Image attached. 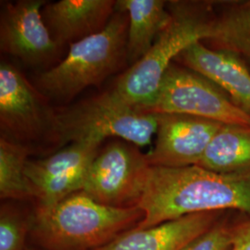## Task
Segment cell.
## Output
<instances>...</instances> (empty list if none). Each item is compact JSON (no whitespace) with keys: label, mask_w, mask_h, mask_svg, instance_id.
<instances>
[{"label":"cell","mask_w":250,"mask_h":250,"mask_svg":"<svg viewBox=\"0 0 250 250\" xmlns=\"http://www.w3.org/2000/svg\"><path fill=\"white\" fill-rule=\"evenodd\" d=\"M31 219L18 208L5 204L0 210V250H25Z\"/></svg>","instance_id":"obj_19"},{"label":"cell","mask_w":250,"mask_h":250,"mask_svg":"<svg viewBox=\"0 0 250 250\" xmlns=\"http://www.w3.org/2000/svg\"><path fill=\"white\" fill-rule=\"evenodd\" d=\"M224 212L187 215L147 228H133L97 250H183L219 223Z\"/></svg>","instance_id":"obj_14"},{"label":"cell","mask_w":250,"mask_h":250,"mask_svg":"<svg viewBox=\"0 0 250 250\" xmlns=\"http://www.w3.org/2000/svg\"><path fill=\"white\" fill-rule=\"evenodd\" d=\"M197 166L222 174L250 171V126L223 125Z\"/></svg>","instance_id":"obj_16"},{"label":"cell","mask_w":250,"mask_h":250,"mask_svg":"<svg viewBox=\"0 0 250 250\" xmlns=\"http://www.w3.org/2000/svg\"><path fill=\"white\" fill-rule=\"evenodd\" d=\"M230 250H250V219L235 224L232 248Z\"/></svg>","instance_id":"obj_21"},{"label":"cell","mask_w":250,"mask_h":250,"mask_svg":"<svg viewBox=\"0 0 250 250\" xmlns=\"http://www.w3.org/2000/svg\"><path fill=\"white\" fill-rule=\"evenodd\" d=\"M150 165L137 146L120 141L106 146L91 163L82 191L99 203L137 206Z\"/></svg>","instance_id":"obj_8"},{"label":"cell","mask_w":250,"mask_h":250,"mask_svg":"<svg viewBox=\"0 0 250 250\" xmlns=\"http://www.w3.org/2000/svg\"><path fill=\"white\" fill-rule=\"evenodd\" d=\"M234 228L235 224L220 221L183 250H230L232 248Z\"/></svg>","instance_id":"obj_20"},{"label":"cell","mask_w":250,"mask_h":250,"mask_svg":"<svg viewBox=\"0 0 250 250\" xmlns=\"http://www.w3.org/2000/svg\"><path fill=\"white\" fill-rule=\"evenodd\" d=\"M43 0H20L2 4L0 20L1 51L31 66L50 62L60 45L50 35L42 15Z\"/></svg>","instance_id":"obj_10"},{"label":"cell","mask_w":250,"mask_h":250,"mask_svg":"<svg viewBox=\"0 0 250 250\" xmlns=\"http://www.w3.org/2000/svg\"><path fill=\"white\" fill-rule=\"evenodd\" d=\"M168 7L169 24L149 51L119 77L112 89L125 102L144 111L153 104L170 64L189 45L208 39L214 21V2L170 1Z\"/></svg>","instance_id":"obj_3"},{"label":"cell","mask_w":250,"mask_h":250,"mask_svg":"<svg viewBox=\"0 0 250 250\" xmlns=\"http://www.w3.org/2000/svg\"><path fill=\"white\" fill-rule=\"evenodd\" d=\"M57 120L60 145L120 137L143 147L158 129L156 113L128 104L113 90L81 101L58 113Z\"/></svg>","instance_id":"obj_5"},{"label":"cell","mask_w":250,"mask_h":250,"mask_svg":"<svg viewBox=\"0 0 250 250\" xmlns=\"http://www.w3.org/2000/svg\"><path fill=\"white\" fill-rule=\"evenodd\" d=\"M145 111L200 117L222 125L250 126V116L221 87L198 72L178 63L165 72L158 95Z\"/></svg>","instance_id":"obj_6"},{"label":"cell","mask_w":250,"mask_h":250,"mask_svg":"<svg viewBox=\"0 0 250 250\" xmlns=\"http://www.w3.org/2000/svg\"><path fill=\"white\" fill-rule=\"evenodd\" d=\"M144 216L138 206L105 205L79 191L50 208L36 207L30 231L47 250H97L135 228Z\"/></svg>","instance_id":"obj_2"},{"label":"cell","mask_w":250,"mask_h":250,"mask_svg":"<svg viewBox=\"0 0 250 250\" xmlns=\"http://www.w3.org/2000/svg\"><path fill=\"white\" fill-rule=\"evenodd\" d=\"M102 142H73L46 159L27 161L25 173L37 208H50L82 191Z\"/></svg>","instance_id":"obj_9"},{"label":"cell","mask_w":250,"mask_h":250,"mask_svg":"<svg viewBox=\"0 0 250 250\" xmlns=\"http://www.w3.org/2000/svg\"><path fill=\"white\" fill-rule=\"evenodd\" d=\"M116 5L113 0H61L46 3L42 15L58 45H72L103 31Z\"/></svg>","instance_id":"obj_13"},{"label":"cell","mask_w":250,"mask_h":250,"mask_svg":"<svg viewBox=\"0 0 250 250\" xmlns=\"http://www.w3.org/2000/svg\"><path fill=\"white\" fill-rule=\"evenodd\" d=\"M31 149L8 138H0V197L4 200L35 199L25 173Z\"/></svg>","instance_id":"obj_18"},{"label":"cell","mask_w":250,"mask_h":250,"mask_svg":"<svg viewBox=\"0 0 250 250\" xmlns=\"http://www.w3.org/2000/svg\"><path fill=\"white\" fill-rule=\"evenodd\" d=\"M106 28L99 34L71 45L62 62L43 72L37 83L41 93L69 101L89 86L99 85L127 61V12L117 9Z\"/></svg>","instance_id":"obj_4"},{"label":"cell","mask_w":250,"mask_h":250,"mask_svg":"<svg viewBox=\"0 0 250 250\" xmlns=\"http://www.w3.org/2000/svg\"><path fill=\"white\" fill-rule=\"evenodd\" d=\"M137 206L145 214L138 229L202 212L250 216V171L222 174L197 165L150 166Z\"/></svg>","instance_id":"obj_1"},{"label":"cell","mask_w":250,"mask_h":250,"mask_svg":"<svg viewBox=\"0 0 250 250\" xmlns=\"http://www.w3.org/2000/svg\"><path fill=\"white\" fill-rule=\"evenodd\" d=\"M174 62L213 82L250 116V70L237 56L212 49L199 41L189 45Z\"/></svg>","instance_id":"obj_12"},{"label":"cell","mask_w":250,"mask_h":250,"mask_svg":"<svg viewBox=\"0 0 250 250\" xmlns=\"http://www.w3.org/2000/svg\"><path fill=\"white\" fill-rule=\"evenodd\" d=\"M25 250H32V249H26Z\"/></svg>","instance_id":"obj_22"},{"label":"cell","mask_w":250,"mask_h":250,"mask_svg":"<svg viewBox=\"0 0 250 250\" xmlns=\"http://www.w3.org/2000/svg\"><path fill=\"white\" fill-rule=\"evenodd\" d=\"M0 127L1 136L28 147L44 138L60 145L57 113L16 67L4 62L0 64Z\"/></svg>","instance_id":"obj_7"},{"label":"cell","mask_w":250,"mask_h":250,"mask_svg":"<svg viewBox=\"0 0 250 250\" xmlns=\"http://www.w3.org/2000/svg\"><path fill=\"white\" fill-rule=\"evenodd\" d=\"M157 139L146 154L150 166L197 165L215 134L224 125L200 117L156 113Z\"/></svg>","instance_id":"obj_11"},{"label":"cell","mask_w":250,"mask_h":250,"mask_svg":"<svg viewBox=\"0 0 250 250\" xmlns=\"http://www.w3.org/2000/svg\"><path fill=\"white\" fill-rule=\"evenodd\" d=\"M215 9L210 36L212 49L234 54L250 70V0L227 1Z\"/></svg>","instance_id":"obj_17"},{"label":"cell","mask_w":250,"mask_h":250,"mask_svg":"<svg viewBox=\"0 0 250 250\" xmlns=\"http://www.w3.org/2000/svg\"><path fill=\"white\" fill-rule=\"evenodd\" d=\"M117 9L129 17L127 62L134 65L149 51L157 37L170 21L168 2L161 0H121Z\"/></svg>","instance_id":"obj_15"}]
</instances>
